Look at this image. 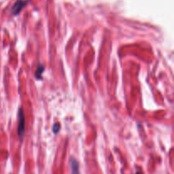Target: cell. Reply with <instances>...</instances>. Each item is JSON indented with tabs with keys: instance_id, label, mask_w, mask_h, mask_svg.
<instances>
[{
	"instance_id": "6da1fadb",
	"label": "cell",
	"mask_w": 174,
	"mask_h": 174,
	"mask_svg": "<svg viewBox=\"0 0 174 174\" xmlns=\"http://www.w3.org/2000/svg\"><path fill=\"white\" fill-rule=\"evenodd\" d=\"M19 122H18V134L22 137L23 133L25 132V116L22 109H20L19 110Z\"/></svg>"
},
{
	"instance_id": "7a4b0ae2",
	"label": "cell",
	"mask_w": 174,
	"mask_h": 174,
	"mask_svg": "<svg viewBox=\"0 0 174 174\" xmlns=\"http://www.w3.org/2000/svg\"><path fill=\"white\" fill-rule=\"evenodd\" d=\"M27 1L28 0H18L15 4L14 5V7L12 9V13L14 14V15H17L20 13V11L21 10L22 8L25 6L26 3H27Z\"/></svg>"
},
{
	"instance_id": "3957f363",
	"label": "cell",
	"mask_w": 174,
	"mask_h": 174,
	"mask_svg": "<svg viewBox=\"0 0 174 174\" xmlns=\"http://www.w3.org/2000/svg\"><path fill=\"white\" fill-rule=\"evenodd\" d=\"M71 166H72V174H79V166H78V163L76 159L72 158L71 160Z\"/></svg>"
},
{
	"instance_id": "277c9868",
	"label": "cell",
	"mask_w": 174,
	"mask_h": 174,
	"mask_svg": "<svg viewBox=\"0 0 174 174\" xmlns=\"http://www.w3.org/2000/svg\"><path fill=\"white\" fill-rule=\"evenodd\" d=\"M44 66L42 65H40L39 66H37V69L36 71V76L37 78H41V76H42V73L44 72Z\"/></svg>"
},
{
	"instance_id": "5b68a950",
	"label": "cell",
	"mask_w": 174,
	"mask_h": 174,
	"mask_svg": "<svg viewBox=\"0 0 174 174\" xmlns=\"http://www.w3.org/2000/svg\"><path fill=\"white\" fill-rule=\"evenodd\" d=\"M60 125L59 123H55L54 124V127H53V130H54V133H57L59 131H60Z\"/></svg>"
},
{
	"instance_id": "8992f818",
	"label": "cell",
	"mask_w": 174,
	"mask_h": 174,
	"mask_svg": "<svg viewBox=\"0 0 174 174\" xmlns=\"http://www.w3.org/2000/svg\"><path fill=\"white\" fill-rule=\"evenodd\" d=\"M136 174H141V173H139V172H137V173H136Z\"/></svg>"
}]
</instances>
